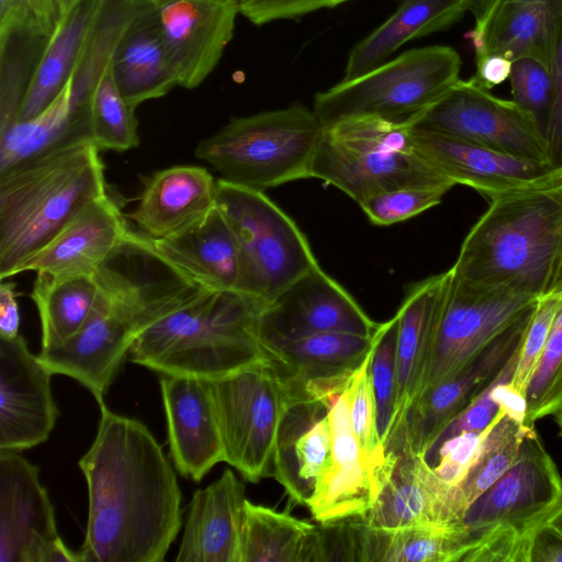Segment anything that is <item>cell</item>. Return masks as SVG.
Segmentation results:
<instances>
[{"instance_id": "1", "label": "cell", "mask_w": 562, "mask_h": 562, "mask_svg": "<svg viewBox=\"0 0 562 562\" xmlns=\"http://www.w3.org/2000/svg\"><path fill=\"white\" fill-rule=\"evenodd\" d=\"M99 406L79 461L89 498L81 562H162L182 526L176 472L142 422Z\"/></svg>"}, {"instance_id": "2", "label": "cell", "mask_w": 562, "mask_h": 562, "mask_svg": "<svg viewBox=\"0 0 562 562\" xmlns=\"http://www.w3.org/2000/svg\"><path fill=\"white\" fill-rule=\"evenodd\" d=\"M105 194L104 165L91 138L1 172V280L21 273L78 213Z\"/></svg>"}, {"instance_id": "3", "label": "cell", "mask_w": 562, "mask_h": 562, "mask_svg": "<svg viewBox=\"0 0 562 562\" xmlns=\"http://www.w3.org/2000/svg\"><path fill=\"white\" fill-rule=\"evenodd\" d=\"M562 259V182L490 203L465 236L453 274L539 297Z\"/></svg>"}, {"instance_id": "4", "label": "cell", "mask_w": 562, "mask_h": 562, "mask_svg": "<svg viewBox=\"0 0 562 562\" xmlns=\"http://www.w3.org/2000/svg\"><path fill=\"white\" fill-rule=\"evenodd\" d=\"M266 303L237 290L204 289L144 328L131 361L160 374L213 380L267 359L259 338Z\"/></svg>"}, {"instance_id": "5", "label": "cell", "mask_w": 562, "mask_h": 562, "mask_svg": "<svg viewBox=\"0 0 562 562\" xmlns=\"http://www.w3.org/2000/svg\"><path fill=\"white\" fill-rule=\"evenodd\" d=\"M310 178L338 188L358 204L401 188L454 186L419 155L409 123L378 117H351L324 127Z\"/></svg>"}, {"instance_id": "6", "label": "cell", "mask_w": 562, "mask_h": 562, "mask_svg": "<svg viewBox=\"0 0 562 562\" xmlns=\"http://www.w3.org/2000/svg\"><path fill=\"white\" fill-rule=\"evenodd\" d=\"M323 130L313 110L294 103L285 109L231 119L198 143L194 156L210 164L220 179L263 191L310 178Z\"/></svg>"}, {"instance_id": "7", "label": "cell", "mask_w": 562, "mask_h": 562, "mask_svg": "<svg viewBox=\"0 0 562 562\" xmlns=\"http://www.w3.org/2000/svg\"><path fill=\"white\" fill-rule=\"evenodd\" d=\"M461 58L450 46L413 48L371 71L341 80L314 97L323 127L351 117L413 122L460 78Z\"/></svg>"}, {"instance_id": "8", "label": "cell", "mask_w": 562, "mask_h": 562, "mask_svg": "<svg viewBox=\"0 0 562 562\" xmlns=\"http://www.w3.org/2000/svg\"><path fill=\"white\" fill-rule=\"evenodd\" d=\"M215 205L237 243L235 290L268 302L318 265L304 234L263 191L218 179Z\"/></svg>"}, {"instance_id": "9", "label": "cell", "mask_w": 562, "mask_h": 562, "mask_svg": "<svg viewBox=\"0 0 562 562\" xmlns=\"http://www.w3.org/2000/svg\"><path fill=\"white\" fill-rule=\"evenodd\" d=\"M207 381L224 462L251 483L272 476L279 429L291 405L273 362L267 358Z\"/></svg>"}, {"instance_id": "10", "label": "cell", "mask_w": 562, "mask_h": 562, "mask_svg": "<svg viewBox=\"0 0 562 562\" xmlns=\"http://www.w3.org/2000/svg\"><path fill=\"white\" fill-rule=\"evenodd\" d=\"M537 299L470 283L452 272L432 328L417 396L454 376Z\"/></svg>"}, {"instance_id": "11", "label": "cell", "mask_w": 562, "mask_h": 562, "mask_svg": "<svg viewBox=\"0 0 562 562\" xmlns=\"http://www.w3.org/2000/svg\"><path fill=\"white\" fill-rule=\"evenodd\" d=\"M467 139L516 157L551 162L546 135L513 100L475 82L459 79L411 125Z\"/></svg>"}, {"instance_id": "12", "label": "cell", "mask_w": 562, "mask_h": 562, "mask_svg": "<svg viewBox=\"0 0 562 562\" xmlns=\"http://www.w3.org/2000/svg\"><path fill=\"white\" fill-rule=\"evenodd\" d=\"M561 497L562 477L532 426L515 462L467 508L460 525L472 541L491 530L527 537Z\"/></svg>"}, {"instance_id": "13", "label": "cell", "mask_w": 562, "mask_h": 562, "mask_svg": "<svg viewBox=\"0 0 562 562\" xmlns=\"http://www.w3.org/2000/svg\"><path fill=\"white\" fill-rule=\"evenodd\" d=\"M536 302L454 376L423 391L413 401L403 423L390 438L386 452L407 450L425 456L442 429L494 380L519 347Z\"/></svg>"}, {"instance_id": "14", "label": "cell", "mask_w": 562, "mask_h": 562, "mask_svg": "<svg viewBox=\"0 0 562 562\" xmlns=\"http://www.w3.org/2000/svg\"><path fill=\"white\" fill-rule=\"evenodd\" d=\"M415 148L440 176L468 186L488 203L562 182V167L508 155L448 134L414 128Z\"/></svg>"}, {"instance_id": "15", "label": "cell", "mask_w": 562, "mask_h": 562, "mask_svg": "<svg viewBox=\"0 0 562 562\" xmlns=\"http://www.w3.org/2000/svg\"><path fill=\"white\" fill-rule=\"evenodd\" d=\"M0 562H81L58 536L38 468L0 451Z\"/></svg>"}, {"instance_id": "16", "label": "cell", "mask_w": 562, "mask_h": 562, "mask_svg": "<svg viewBox=\"0 0 562 562\" xmlns=\"http://www.w3.org/2000/svg\"><path fill=\"white\" fill-rule=\"evenodd\" d=\"M379 326L317 265L266 303L259 338L265 347L327 331L373 336Z\"/></svg>"}, {"instance_id": "17", "label": "cell", "mask_w": 562, "mask_h": 562, "mask_svg": "<svg viewBox=\"0 0 562 562\" xmlns=\"http://www.w3.org/2000/svg\"><path fill=\"white\" fill-rule=\"evenodd\" d=\"M379 493L361 517L374 528L457 525L465 513L458 487L443 482L423 453L387 452Z\"/></svg>"}, {"instance_id": "18", "label": "cell", "mask_w": 562, "mask_h": 562, "mask_svg": "<svg viewBox=\"0 0 562 562\" xmlns=\"http://www.w3.org/2000/svg\"><path fill=\"white\" fill-rule=\"evenodd\" d=\"M52 375L23 336L0 337V451L21 452L48 439L59 415Z\"/></svg>"}, {"instance_id": "19", "label": "cell", "mask_w": 562, "mask_h": 562, "mask_svg": "<svg viewBox=\"0 0 562 562\" xmlns=\"http://www.w3.org/2000/svg\"><path fill=\"white\" fill-rule=\"evenodd\" d=\"M165 45L179 86L199 87L234 35L235 0H155Z\"/></svg>"}, {"instance_id": "20", "label": "cell", "mask_w": 562, "mask_h": 562, "mask_svg": "<svg viewBox=\"0 0 562 562\" xmlns=\"http://www.w3.org/2000/svg\"><path fill=\"white\" fill-rule=\"evenodd\" d=\"M137 335L135 324L97 292L82 327L63 344L41 349L37 358L53 374L78 381L102 404Z\"/></svg>"}, {"instance_id": "21", "label": "cell", "mask_w": 562, "mask_h": 562, "mask_svg": "<svg viewBox=\"0 0 562 562\" xmlns=\"http://www.w3.org/2000/svg\"><path fill=\"white\" fill-rule=\"evenodd\" d=\"M465 34L475 63L490 56L512 63L533 58L551 69L562 25V0H486Z\"/></svg>"}, {"instance_id": "22", "label": "cell", "mask_w": 562, "mask_h": 562, "mask_svg": "<svg viewBox=\"0 0 562 562\" xmlns=\"http://www.w3.org/2000/svg\"><path fill=\"white\" fill-rule=\"evenodd\" d=\"M347 387L322 401L331 429V465L306 506L319 524L362 517L381 485V473L366 458L352 431Z\"/></svg>"}, {"instance_id": "23", "label": "cell", "mask_w": 562, "mask_h": 562, "mask_svg": "<svg viewBox=\"0 0 562 562\" xmlns=\"http://www.w3.org/2000/svg\"><path fill=\"white\" fill-rule=\"evenodd\" d=\"M159 384L171 460L181 475L200 482L224 461L209 381L161 374Z\"/></svg>"}, {"instance_id": "24", "label": "cell", "mask_w": 562, "mask_h": 562, "mask_svg": "<svg viewBox=\"0 0 562 562\" xmlns=\"http://www.w3.org/2000/svg\"><path fill=\"white\" fill-rule=\"evenodd\" d=\"M374 336L327 331L263 348L292 405L324 386L348 381L370 353Z\"/></svg>"}, {"instance_id": "25", "label": "cell", "mask_w": 562, "mask_h": 562, "mask_svg": "<svg viewBox=\"0 0 562 562\" xmlns=\"http://www.w3.org/2000/svg\"><path fill=\"white\" fill-rule=\"evenodd\" d=\"M331 429L324 403L290 405L277 438L272 475L292 505L307 506L331 465Z\"/></svg>"}, {"instance_id": "26", "label": "cell", "mask_w": 562, "mask_h": 562, "mask_svg": "<svg viewBox=\"0 0 562 562\" xmlns=\"http://www.w3.org/2000/svg\"><path fill=\"white\" fill-rule=\"evenodd\" d=\"M216 184L201 166H173L154 172L144 181L135 209L127 215L151 239L184 232L215 206Z\"/></svg>"}, {"instance_id": "27", "label": "cell", "mask_w": 562, "mask_h": 562, "mask_svg": "<svg viewBox=\"0 0 562 562\" xmlns=\"http://www.w3.org/2000/svg\"><path fill=\"white\" fill-rule=\"evenodd\" d=\"M128 229L119 205L108 193L78 213L21 272L57 278L91 276Z\"/></svg>"}, {"instance_id": "28", "label": "cell", "mask_w": 562, "mask_h": 562, "mask_svg": "<svg viewBox=\"0 0 562 562\" xmlns=\"http://www.w3.org/2000/svg\"><path fill=\"white\" fill-rule=\"evenodd\" d=\"M245 486L226 468L188 506L177 562H240Z\"/></svg>"}, {"instance_id": "29", "label": "cell", "mask_w": 562, "mask_h": 562, "mask_svg": "<svg viewBox=\"0 0 562 562\" xmlns=\"http://www.w3.org/2000/svg\"><path fill=\"white\" fill-rule=\"evenodd\" d=\"M110 71L121 94L134 109L145 101L166 95L179 86L155 0L121 35L112 54Z\"/></svg>"}, {"instance_id": "30", "label": "cell", "mask_w": 562, "mask_h": 562, "mask_svg": "<svg viewBox=\"0 0 562 562\" xmlns=\"http://www.w3.org/2000/svg\"><path fill=\"white\" fill-rule=\"evenodd\" d=\"M451 274L449 269L413 285L395 314L396 401L390 438L419 392L429 340Z\"/></svg>"}, {"instance_id": "31", "label": "cell", "mask_w": 562, "mask_h": 562, "mask_svg": "<svg viewBox=\"0 0 562 562\" xmlns=\"http://www.w3.org/2000/svg\"><path fill=\"white\" fill-rule=\"evenodd\" d=\"M153 241L167 260L200 286L214 291L235 290L239 271L237 243L216 205L184 232Z\"/></svg>"}, {"instance_id": "32", "label": "cell", "mask_w": 562, "mask_h": 562, "mask_svg": "<svg viewBox=\"0 0 562 562\" xmlns=\"http://www.w3.org/2000/svg\"><path fill=\"white\" fill-rule=\"evenodd\" d=\"M473 4V0H404L387 20L352 47L341 80H351L384 64L406 42L449 29L472 11Z\"/></svg>"}, {"instance_id": "33", "label": "cell", "mask_w": 562, "mask_h": 562, "mask_svg": "<svg viewBox=\"0 0 562 562\" xmlns=\"http://www.w3.org/2000/svg\"><path fill=\"white\" fill-rule=\"evenodd\" d=\"M100 2L83 0L60 18L35 64L18 121L36 117L63 92L72 76Z\"/></svg>"}, {"instance_id": "34", "label": "cell", "mask_w": 562, "mask_h": 562, "mask_svg": "<svg viewBox=\"0 0 562 562\" xmlns=\"http://www.w3.org/2000/svg\"><path fill=\"white\" fill-rule=\"evenodd\" d=\"M318 526L246 498L240 562H318Z\"/></svg>"}, {"instance_id": "35", "label": "cell", "mask_w": 562, "mask_h": 562, "mask_svg": "<svg viewBox=\"0 0 562 562\" xmlns=\"http://www.w3.org/2000/svg\"><path fill=\"white\" fill-rule=\"evenodd\" d=\"M472 539L460 525H361V562H461Z\"/></svg>"}, {"instance_id": "36", "label": "cell", "mask_w": 562, "mask_h": 562, "mask_svg": "<svg viewBox=\"0 0 562 562\" xmlns=\"http://www.w3.org/2000/svg\"><path fill=\"white\" fill-rule=\"evenodd\" d=\"M90 136V121L75 113L69 82L40 115L0 130V173Z\"/></svg>"}, {"instance_id": "37", "label": "cell", "mask_w": 562, "mask_h": 562, "mask_svg": "<svg viewBox=\"0 0 562 562\" xmlns=\"http://www.w3.org/2000/svg\"><path fill=\"white\" fill-rule=\"evenodd\" d=\"M97 292L91 276L57 278L36 273L30 296L40 315L41 349L63 344L82 327L94 306Z\"/></svg>"}, {"instance_id": "38", "label": "cell", "mask_w": 562, "mask_h": 562, "mask_svg": "<svg viewBox=\"0 0 562 562\" xmlns=\"http://www.w3.org/2000/svg\"><path fill=\"white\" fill-rule=\"evenodd\" d=\"M531 427L499 409L483 431L477 454L468 474L457 486L465 510L512 467Z\"/></svg>"}, {"instance_id": "39", "label": "cell", "mask_w": 562, "mask_h": 562, "mask_svg": "<svg viewBox=\"0 0 562 562\" xmlns=\"http://www.w3.org/2000/svg\"><path fill=\"white\" fill-rule=\"evenodd\" d=\"M89 119L91 140L100 151H125L138 146L135 109L121 94L110 68L93 90Z\"/></svg>"}, {"instance_id": "40", "label": "cell", "mask_w": 562, "mask_h": 562, "mask_svg": "<svg viewBox=\"0 0 562 562\" xmlns=\"http://www.w3.org/2000/svg\"><path fill=\"white\" fill-rule=\"evenodd\" d=\"M525 398V424L528 426L550 415L562 398V296Z\"/></svg>"}, {"instance_id": "41", "label": "cell", "mask_w": 562, "mask_h": 562, "mask_svg": "<svg viewBox=\"0 0 562 562\" xmlns=\"http://www.w3.org/2000/svg\"><path fill=\"white\" fill-rule=\"evenodd\" d=\"M371 353L372 349L351 376L347 394L351 427L358 445L383 477L389 459L378 431V407L370 369Z\"/></svg>"}, {"instance_id": "42", "label": "cell", "mask_w": 562, "mask_h": 562, "mask_svg": "<svg viewBox=\"0 0 562 562\" xmlns=\"http://www.w3.org/2000/svg\"><path fill=\"white\" fill-rule=\"evenodd\" d=\"M397 319L380 323L374 336L370 369L378 407V431L385 448L391 435L396 401Z\"/></svg>"}, {"instance_id": "43", "label": "cell", "mask_w": 562, "mask_h": 562, "mask_svg": "<svg viewBox=\"0 0 562 562\" xmlns=\"http://www.w3.org/2000/svg\"><path fill=\"white\" fill-rule=\"evenodd\" d=\"M508 79L513 101L533 116L546 135L554 102L551 69L537 59L519 58L512 63Z\"/></svg>"}, {"instance_id": "44", "label": "cell", "mask_w": 562, "mask_h": 562, "mask_svg": "<svg viewBox=\"0 0 562 562\" xmlns=\"http://www.w3.org/2000/svg\"><path fill=\"white\" fill-rule=\"evenodd\" d=\"M450 187H409L372 195L359 206L374 224L389 226L438 205Z\"/></svg>"}, {"instance_id": "45", "label": "cell", "mask_w": 562, "mask_h": 562, "mask_svg": "<svg viewBox=\"0 0 562 562\" xmlns=\"http://www.w3.org/2000/svg\"><path fill=\"white\" fill-rule=\"evenodd\" d=\"M59 20L56 0H0V44L12 37L47 42Z\"/></svg>"}, {"instance_id": "46", "label": "cell", "mask_w": 562, "mask_h": 562, "mask_svg": "<svg viewBox=\"0 0 562 562\" xmlns=\"http://www.w3.org/2000/svg\"><path fill=\"white\" fill-rule=\"evenodd\" d=\"M562 292H550L538 297L526 334L519 347L512 387L525 395L530 376L541 357Z\"/></svg>"}, {"instance_id": "47", "label": "cell", "mask_w": 562, "mask_h": 562, "mask_svg": "<svg viewBox=\"0 0 562 562\" xmlns=\"http://www.w3.org/2000/svg\"><path fill=\"white\" fill-rule=\"evenodd\" d=\"M483 432L464 431L445 440L427 459L447 484L459 486L477 454Z\"/></svg>"}, {"instance_id": "48", "label": "cell", "mask_w": 562, "mask_h": 562, "mask_svg": "<svg viewBox=\"0 0 562 562\" xmlns=\"http://www.w3.org/2000/svg\"><path fill=\"white\" fill-rule=\"evenodd\" d=\"M239 14L255 25L279 20L299 19L305 14L331 9L351 0H235Z\"/></svg>"}, {"instance_id": "49", "label": "cell", "mask_w": 562, "mask_h": 562, "mask_svg": "<svg viewBox=\"0 0 562 562\" xmlns=\"http://www.w3.org/2000/svg\"><path fill=\"white\" fill-rule=\"evenodd\" d=\"M554 82V102L546 131L551 162L562 167V25L551 67Z\"/></svg>"}, {"instance_id": "50", "label": "cell", "mask_w": 562, "mask_h": 562, "mask_svg": "<svg viewBox=\"0 0 562 562\" xmlns=\"http://www.w3.org/2000/svg\"><path fill=\"white\" fill-rule=\"evenodd\" d=\"M527 562H562V531L542 522L527 536Z\"/></svg>"}, {"instance_id": "51", "label": "cell", "mask_w": 562, "mask_h": 562, "mask_svg": "<svg viewBox=\"0 0 562 562\" xmlns=\"http://www.w3.org/2000/svg\"><path fill=\"white\" fill-rule=\"evenodd\" d=\"M16 285L12 281L0 285V337L14 338L19 336L20 312L16 301Z\"/></svg>"}, {"instance_id": "52", "label": "cell", "mask_w": 562, "mask_h": 562, "mask_svg": "<svg viewBox=\"0 0 562 562\" xmlns=\"http://www.w3.org/2000/svg\"><path fill=\"white\" fill-rule=\"evenodd\" d=\"M476 71L472 79L487 90L509 78L512 61L499 56H490L475 63Z\"/></svg>"}, {"instance_id": "53", "label": "cell", "mask_w": 562, "mask_h": 562, "mask_svg": "<svg viewBox=\"0 0 562 562\" xmlns=\"http://www.w3.org/2000/svg\"><path fill=\"white\" fill-rule=\"evenodd\" d=\"M543 522H548L562 531V497L557 507Z\"/></svg>"}, {"instance_id": "54", "label": "cell", "mask_w": 562, "mask_h": 562, "mask_svg": "<svg viewBox=\"0 0 562 562\" xmlns=\"http://www.w3.org/2000/svg\"><path fill=\"white\" fill-rule=\"evenodd\" d=\"M83 0H56L60 18L65 16L69 13L76 5H78Z\"/></svg>"}, {"instance_id": "55", "label": "cell", "mask_w": 562, "mask_h": 562, "mask_svg": "<svg viewBox=\"0 0 562 562\" xmlns=\"http://www.w3.org/2000/svg\"><path fill=\"white\" fill-rule=\"evenodd\" d=\"M550 292H562V259L559 265V268H558L555 278L553 280V283L551 285V289L548 293H550Z\"/></svg>"}, {"instance_id": "56", "label": "cell", "mask_w": 562, "mask_h": 562, "mask_svg": "<svg viewBox=\"0 0 562 562\" xmlns=\"http://www.w3.org/2000/svg\"><path fill=\"white\" fill-rule=\"evenodd\" d=\"M550 415L554 417L560 429L559 434L562 437V398L559 401Z\"/></svg>"}, {"instance_id": "57", "label": "cell", "mask_w": 562, "mask_h": 562, "mask_svg": "<svg viewBox=\"0 0 562 562\" xmlns=\"http://www.w3.org/2000/svg\"><path fill=\"white\" fill-rule=\"evenodd\" d=\"M485 1L486 0H473L474 4L472 11H476Z\"/></svg>"}]
</instances>
